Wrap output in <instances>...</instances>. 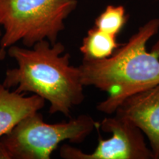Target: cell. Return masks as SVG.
<instances>
[{
	"instance_id": "obj_6",
	"label": "cell",
	"mask_w": 159,
	"mask_h": 159,
	"mask_svg": "<svg viewBox=\"0 0 159 159\" xmlns=\"http://www.w3.org/2000/svg\"><path fill=\"white\" fill-rule=\"evenodd\" d=\"M115 114L127 118L148 137L154 159H159V84L127 98Z\"/></svg>"
},
{
	"instance_id": "obj_7",
	"label": "cell",
	"mask_w": 159,
	"mask_h": 159,
	"mask_svg": "<svg viewBox=\"0 0 159 159\" xmlns=\"http://www.w3.org/2000/svg\"><path fill=\"white\" fill-rule=\"evenodd\" d=\"M45 99L39 95L25 97L11 91L0 84V138L15 128L22 119L42 109Z\"/></svg>"
},
{
	"instance_id": "obj_3",
	"label": "cell",
	"mask_w": 159,
	"mask_h": 159,
	"mask_svg": "<svg viewBox=\"0 0 159 159\" xmlns=\"http://www.w3.org/2000/svg\"><path fill=\"white\" fill-rule=\"evenodd\" d=\"M77 6V0H0L1 49L19 41L29 48L43 40L56 43Z\"/></svg>"
},
{
	"instance_id": "obj_8",
	"label": "cell",
	"mask_w": 159,
	"mask_h": 159,
	"mask_svg": "<svg viewBox=\"0 0 159 159\" xmlns=\"http://www.w3.org/2000/svg\"><path fill=\"white\" fill-rule=\"evenodd\" d=\"M116 36L92 27L87 33L80 47L83 58L103 59L110 57L120 47Z\"/></svg>"
},
{
	"instance_id": "obj_5",
	"label": "cell",
	"mask_w": 159,
	"mask_h": 159,
	"mask_svg": "<svg viewBox=\"0 0 159 159\" xmlns=\"http://www.w3.org/2000/svg\"><path fill=\"white\" fill-rule=\"evenodd\" d=\"M99 128L111 133L108 139L99 137L98 145L91 153L63 144L60 156L66 159H154L151 149L144 140V133L134 123L125 117L115 114L99 122Z\"/></svg>"
},
{
	"instance_id": "obj_2",
	"label": "cell",
	"mask_w": 159,
	"mask_h": 159,
	"mask_svg": "<svg viewBox=\"0 0 159 159\" xmlns=\"http://www.w3.org/2000/svg\"><path fill=\"white\" fill-rule=\"evenodd\" d=\"M8 54L17 67L6 71L2 84L18 93L32 92L49 103V114L61 113L70 118L71 110L85 98L78 67L71 66L70 55L63 54L62 43L39 41L32 49L13 45Z\"/></svg>"
},
{
	"instance_id": "obj_10",
	"label": "cell",
	"mask_w": 159,
	"mask_h": 159,
	"mask_svg": "<svg viewBox=\"0 0 159 159\" xmlns=\"http://www.w3.org/2000/svg\"><path fill=\"white\" fill-rule=\"evenodd\" d=\"M0 159H11L9 151L4 143L2 137L0 138Z\"/></svg>"
},
{
	"instance_id": "obj_11",
	"label": "cell",
	"mask_w": 159,
	"mask_h": 159,
	"mask_svg": "<svg viewBox=\"0 0 159 159\" xmlns=\"http://www.w3.org/2000/svg\"><path fill=\"white\" fill-rule=\"evenodd\" d=\"M0 34H1V31H0ZM5 57V49H0V61L3 60Z\"/></svg>"
},
{
	"instance_id": "obj_1",
	"label": "cell",
	"mask_w": 159,
	"mask_h": 159,
	"mask_svg": "<svg viewBox=\"0 0 159 159\" xmlns=\"http://www.w3.org/2000/svg\"><path fill=\"white\" fill-rule=\"evenodd\" d=\"M159 30V19L139 27L128 42L103 59L83 58L78 69L84 86H94L108 94L97 110L115 114L127 98L159 84V48L149 52L148 41Z\"/></svg>"
},
{
	"instance_id": "obj_4",
	"label": "cell",
	"mask_w": 159,
	"mask_h": 159,
	"mask_svg": "<svg viewBox=\"0 0 159 159\" xmlns=\"http://www.w3.org/2000/svg\"><path fill=\"white\" fill-rule=\"evenodd\" d=\"M99 124L86 114L49 124L38 111L22 119L2 139L11 159H49L60 143L66 140L81 143L94 129H99Z\"/></svg>"
},
{
	"instance_id": "obj_9",
	"label": "cell",
	"mask_w": 159,
	"mask_h": 159,
	"mask_svg": "<svg viewBox=\"0 0 159 159\" xmlns=\"http://www.w3.org/2000/svg\"><path fill=\"white\" fill-rule=\"evenodd\" d=\"M127 21L125 7L122 5H108L95 20L94 27L117 36Z\"/></svg>"
}]
</instances>
